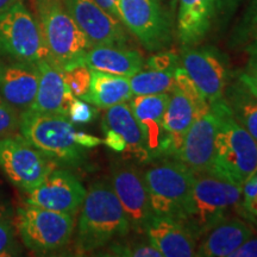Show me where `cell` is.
<instances>
[{
  "mask_svg": "<svg viewBox=\"0 0 257 257\" xmlns=\"http://www.w3.org/2000/svg\"><path fill=\"white\" fill-rule=\"evenodd\" d=\"M216 14V0H179L178 36L184 47L204 40Z\"/></svg>",
  "mask_w": 257,
  "mask_h": 257,
  "instance_id": "cell-23",
  "label": "cell"
},
{
  "mask_svg": "<svg viewBox=\"0 0 257 257\" xmlns=\"http://www.w3.org/2000/svg\"><path fill=\"white\" fill-rule=\"evenodd\" d=\"M253 233L255 229L248 221L230 217L202 237L195 256L230 257Z\"/></svg>",
  "mask_w": 257,
  "mask_h": 257,
  "instance_id": "cell-21",
  "label": "cell"
},
{
  "mask_svg": "<svg viewBox=\"0 0 257 257\" xmlns=\"http://www.w3.org/2000/svg\"><path fill=\"white\" fill-rule=\"evenodd\" d=\"M110 255L127 257H162L152 243H114L110 248Z\"/></svg>",
  "mask_w": 257,
  "mask_h": 257,
  "instance_id": "cell-31",
  "label": "cell"
},
{
  "mask_svg": "<svg viewBox=\"0 0 257 257\" xmlns=\"http://www.w3.org/2000/svg\"><path fill=\"white\" fill-rule=\"evenodd\" d=\"M121 24L149 51H160L172 41V23L161 0H117Z\"/></svg>",
  "mask_w": 257,
  "mask_h": 257,
  "instance_id": "cell-10",
  "label": "cell"
},
{
  "mask_svg": "<svg viewBox=\"0 0 257 257\" xmlns=\"http://www.w3.org/2000/svg\"><path fill=\"white\" fill-rule=\"evenodd\" d=\"M174 82L175 87L181 91L192 101L195 110V118L207 113L211 110V106L205 100V98L199 91L194 81H193L189 74L186 72L184 67H178L174 72Z\"/></svg>",
  "mask_w": 257,
  "mask_h": 257,
  "instance_id": "cell-29",
  "label": "cell"
},
{
  "mask_svg": "<svg viewBox=\"0 0 257 257\" xmlns=\"http://www.w3.org/2000/svg\"><path fill=\"white\" fill-rule=\"evenodd\" d=\"M86 188L68 170L54 169L36 188L27 192L24 202L75 217L86 197Z\"/></svg>",
  "mask_w": 257,
  "mask_h": 257,
  "instance_id": "cell-12",
  "label": "cell"
},
{
  "mask_svg": "<svg viewBox=\"0 0 257 257\" xmlns=\"http://www.w3.org/2000/svg\"><path fill=\"white\" fill-rule=\"evenodd\" d=\"M64 81L75 96L85 95L88 92L91 85V69L85 64L73 67L67 70H62Z\"/></svg>",
  "mask_w": 257,
  "mask_h": 257,
  "instance_id": "cell-30",
  "label": "cell"
},
{
  "mask_svg": "<svg viewBox=\"0 0 257 257\" xmlns=\"http://www.w3.org/2000/svg\"><path fill=\"white\" fill-rule=\"evenodd\" d=\"M102 119V128H110L124 138L126 149L125 157L134 159L138 163H149L152 161L147 147L146 136L126 101L106 108Z\"/></svg>",
  "mask_w": 257,
  "mask_h": 257,
  "instance_id": "cell-20",
  "label": "cell"
},
{
  "mask_svg": "<svg viewBox=\"0 0 257 257\" xmlns=\"http://www.w3.org/2000/svg\"><path fill=\"white\" fill-rule=\"evenodd\" d=\"M0 56L31 63L49 59L40 23L23 0L0 14Z\"/></svg>",
  "mask_w": 257,
  "mask_h": 257,
  "instance_id": "cell-8",
  "label": "cell"
},
{
  "mask_svg": "<svg viewBox=\"0 0 257 257\" xmlns=\"http://www.w3.org/2000/svg\"><path fill=\"white\" fill-rule=\"evenodd\" d=\"M36 2H41V0H34V3H36Z\"/></svg>",
  "mask_w": 257,
  "mask_h": 257,
  "instance_id": "cell-45",
  "label": "cell"
},
{
  "mask_svg": "<svg viewBox=\"0 0 257 257\" xmlns=\"http://www.w3.org/2000/svg\"><path fill=\"white\" fill-rule=\"evenodd\" d=\"M175 70H140L128 76L131 91L134 95H149L159 93H172L174 89Z\"/></svg>",
  "mask_w": 257,
  "mask_h": 257,
  "instance_id": "cell-27",
  "label": "cell"
},
{
  "mask_svg": "<svg viewBox=\"0 0 257 257\" xmlns=\"http://www.w3.org/2000/svg\"><path fill=\"white\" fill-rule=\"evenodd\" d=\"M224 101L229 106L233 118L257 142V95L237 78L227 82Z\"/></svg>",
  "mask_w": 257,
  "mask_h": 257,
  "instance_id": "cell-26",
  "label": "cell"
},
{
  "mask_svg": "<svg viewBox=\"0 0 257 257\" xmlns=\"http://www.w3.org/2000/svg\"><path fill=\"white\" fill-rule=\"evenodd\" d=\"M216 134V115L210 110L207 113L195 118L174 159L198 174L211 173Z\"/></svg>",
  "mask_w": 257,
  "mask_h": 257,
  "instance_id": "cell-16",
  "label": "cell"
},
{
  "mask_svg": "<svg viewBox=\"0 0 257 257\" xmlns=\"http://www.w3.org/2000/svg\"><path fill=\"white\" fill-rule=\"evenodd\" d=\"M18 2H21V0H0V14L9 8H11L12 5H15Z\"/></svg>",
  "mask_w": 257,
  "mask_h": 257,
  "instance_id": "cell-44",
  "label": "cell"
},
{
  "mask_svg": "<svg viewBox=\"0 0 257 257\" xmlns=\"http://www.w3.org/2000/svg\"><path fill=\"white\" fill-rule=\"evenodd\" d=\"M16 231L30 251L37 255L60 251L72 239L74 217L23 202L14 217Z\"/></svg>",
  "mask_w": 257,
  "mask_h": 257,
  "instance_id": "cell-7",
  "label": "cell"
},
{
  "mask_svg": "<svg viewBox=\"0 0 257 257\" xmlns=\"http://www.w3.org/2000/svg\"><path fill=\"white\" fill-rule=\"evenodd\" d=\"M237 78L257 95V55L250 56L246 66L237 74Z\"/></svg>",
  "mask_w": 257,
  "mask_h": 257,
  "instance_id": "cell-36",
  "label": "cell"
},
{
  "mask_svg": "<svg viewBox=\"0 0 257 257\" xmlns=\"http://www.w3.org/2000/svg\"><path fill=\"white\" fill-rule=\"evenodd\" d=\"M239 0H216V10L218 14H227L236 8Z\"/></svg>",
  "mask_w": 257,
  "mask_h": 257,
  "instance_id": "cell-42",
  "label": "cell"
},
{
  "mask_svg": "<svg viewBox=\"0 0 257 257\" xmlns=\"http://www.w3.org/2000/svg\"><path fill=\"white\" fill-rule=\"evenodd\" d=\"M95 2L98 3L107 14H110L112 17L120 21L119 15H118L117 11V0H95Z\"/></svg>",
  "mask_w": 257,
  "mask_h": 257,
  "instance_id": "cell-41",
  "label": "cell"
},
{
  "mask_svg": "<svg viewBox=\"0 0 257 257\" xmlns=\"http://www.w3.org/2000/svg\"><path fill=\"white\" fill-rule=\"evenodd\" d=\"M244 50H245L250 56L257 55V34L245 44Z\"/></svg>",
  "mask_w": 257,
  "mask_h": 257,
  "instance_id": "cell-43",
  "label": "cell"
},
{
  "mask_svg": "<svg viewBox=\"0 0 257 257\" xmlns=\"http://www.w3.org/2000/svg\"><path fill=\"white\" fill-rule=\"evenodd\" d=\"M126 76L91 70V85L88 92L80 99L98 108H108L133 98Z\"/></svg>",
  "mask_w": 257,
  "mask_h": 257,
  "instance_id": "cell-24",
  "label": "cell"
},
{
  "mask_svg": "<svg viewBox=\"0 0 257 257\" xmlns=\"http://www.w3.org/2000/svg\"><path fill=\"white\" fill-rule=\"evenodd\" d=\"M181 63L208 104L224 98L229 72L220 53L212 48L184 47Z\"/></svg>",
  "mask_w": 257,
  "mask_h": 257,
  "instance_id": "cell-13",
  "label": "cell"
},
{
  "mask_svg": "<svg viewBox=\"0 0 257 257\" xmlns=\"http://www.w3.org/2000/svg\"><path fill=\"white\" fill-rule=\"evenodd\" d=\"M111 187L123 206L131 229L144 233L154 212L143 173L126 163H114L111 168Z\"/></svg>",
  "mask_w": 257,
  "mask_h": 257,
  "instance_id": "cell-11",
  "label": "cell"
},
{
  "mask_svg": "<svg viewBox=\"0 0 257 257\" xmlns=\"http://www.w3.org/2000/svg\"><path fill=\"white\" fill-rule=\"evenodd\" d=\"M194 119L195 110L192 101L174 86L163 114V127L172 141L174 150L172 159H174L176 153L181 148L186 134Z\"/></svg>",
  "mask_w": 257,
  "mask_h": 257,
  "instance_id": "cell-25",
  "label": "cell"
},
{
  "mask_svg": "<svg viewBox=\"0 0 257 257\" xmlns=\"http://www.w3.org/2000/svg\"><path fill=\"white\" fill-rule=\"evenodd\" d=\"M155 216L182 220L194 172L175 159H165L143 172Z\"/></svg>",
  "mask_w": 257,
  "mask_h": 257,
  "instance_id": "cell-6",
  "label": "cell"
},
{
  "mask_svg": "<svg viewBox=\"0 0 257 257\" xmlns=\"http://www.w3.org/2000/svg\"><path fill=\"white\" fill-rule=\"evenodd\" d=\"M242 186L210 173H194L192 191L181 223L200 240L208 231L242 207Z\"/></svg>",
  "mask_w": 257,
  "mask_h": 257,
  "instance_id": "cell-3",
  "label": "cell"
},
{
  "mask_svg": "<svg viewBox=\"0 0 257 257\" xmlns=\"http://www.w3.org/2000/svg\"><path fill=\"white\" fill-rule=\"evenodd\" d=\"M210 106L217 119L214 157L210 174L243 186L257 172V142L234 119L224 99Z\"/></svg>",
  "mask_w": 257,
  "mask_h": 257,
  "instance_id": "cell-2",
  "label": "cell"
},
{
  "mask_svg": "<svg viewBox=\"0 0 257 257\" xmlns=\"http://www.w3.org/2000/svg\"><path fill=\"white\" fill-rule=\"evenodd\" d=\"M19 127V115L14 106L0 95V138L11 135Z\"/></svg>",
  "mask_w": 257,
  "mask_h": 257,
  "instance_id": "cell-34",
  "label": "cell"
},
{
  "mask_svg": "<svg viewBox=\"0 0 257 257\" xmlns=\"http://www.w3.org/2000/svg\"><path fill=\"white\" fill-rule=\"evenodd\" d=\"M146 233L162 257H191L197 252V237L185 224L173 218L154 216Z\"/></svg>",
  "mask_w": 257,
  "mask_h": 257,
  "instance_id": "cell-18",
  "label": "cell"
},
{
  "mask_svg": "<svg viewBox=\"0 0 257 257\" xmlns=\"http://www.w3.org/2000/svg\"><path fill=\"white\" fill-rule=\"evenodd\" d=\"M63 3L92 47H126L128 37L124 25L107 14L95 0H63Z\"/></svg>",
  "mask_w": 257,
  "mask_h": 257,
  "instance_id": "cell-14",
  "label": "cell"
},
{
  "mask_svg": "<svg viewBox=\"0 0 257 257\" xmlns=\"http://www.w3.org/2000/svg\"><path fill=\"white\" fill-rule=\"evenodd\" d=\"M40 72L37 63H0V95L16 110L27 111L36 98Z\"/></svg>",
  "mask_w": 257,
  "mask_h": 257,
  "instance_id": "cell-17",
  "label": "cell"
},
{
  "mask_svg": "<svg viewBox=\"0 0 257 257\" xmlns=\"http://www.w3.org/2000/svg\"><path fill=\"white\" fill-rule=\"evenodd\" d=\"M98 115V111L89 102L80 98H74L68 110V118L72 123L86 124L94 120Z\"/></svg>",
  "mask_w": 257,
  "mask_h": 257,
  "instance_id": "cell-33",
  "label": "cell"
},
{
  "mask_svg": "<svg viewBox=\"0 0 257 257\" xmlns=\"http://www.w3.org/2000/svg\"><path fill=\"white\" fill-rule=\"evenodd\" d=\"M169 98L170 93L133 95L128 102L135 118L146 136L152 161L168 159L173 155L172 141L163 127V114Z\"/></svg>",
  "mask_w": 257,
  "mask_h": 257,
  "instance_id": "cell-15",
  "label": "cell"
},
{
  "mask_svg": "<svg viewBox=\"0 0 257 257\" xmlns=\"http://www.w3.org/2000/svg\"><path fill=\"white\" fill-rule=\"evenodd\" d=\"M22 136L57 165L80 166L86 149L75 141V127L67 115L27 110L19 114Z\"/></svg>",
  "mask_w": 257,
  "mask_h": 257,
  "instance_id": "cell-5",
  "label": "cell"
},
{
  "mask_svg": "<svg viewBox=\"0 0 257 257\" xmlns=\"http://www.w3.org/2000/svg\"><path fill=\"white\" fill-rule=\"evenodd\" d=\"M243 202L249 201L257 194V172L251 178H249L242 186Z\"/></svg>",
  "mask_w": 257,
  "mask_h": 257,
  "instance_id": "cell-40",
  "label": "cell"
},
{
  "mask_svg": "<svg viewBox=\"0 0 257 257\" xmlns=\"http://www.w3.org/2000/svg\"><path fill=\"white\" fill-rule=\"evenodd\" d=\"M40 81L36 98L29 110L48 113H60L68 117V110L75 98L66 81L63 73L49 59L37 62Z\"/></svg>",
  "mask_w": 257,
  "mask_h": 257,
  "instance_id": "cell-19",
  "label": "cell"
},
{
  "mask_svg": "<svg viewBox=\"0 0 257 257\" xmlns=\"http://www.w3.org/2000/svg\"><path fill=\"white\" fill-rule=\"evenodd\" d=\"M131 230L123 206L110 181H96L89 186L81 208L75 237L78 253L92 252L123 238Z\"/></svg>",
  "mask_w": 257,
  "mask_h": 257,
  "instance_id": "cell-1",
  "label": "cell"
},
{
  "mask_svg": "<svg viewBox=\"0 0 257 257\" xmlns=\"http://www.w3.org/2000/svg\"><path fill=\"white\" fill-rule=\"evenodd\" d=\"M75 141L79 146H81L85 149H91V148L98 147L102 143L100 138L93 136V135L81 133V131H75Z\"/></svg>",
  "mask_w": 257,
  "mask_h": 257,
  "instance_id": "cell-39",
  "label": "cell"
},
{
  "mask_svg": "<svg viewBox=\"0 0 257 257\" xmlns=\"http://www.w3.org/2000/svg\"><path fill=\"white\" fill-rule=\"evenodd\" d=\"M91 70L128 76L143 69L146 61L137 50L119 46H94L83 56Z\"/></svg>",
  "mask_w": 257,
  "mask_h": 257,
  "instance_id": "cell-22",
  "label": "cell"
},
{
  "mask_svg": "<svg viewBox=\"0 0 257 257\" xmlns=\"http://www.w3.org/2000/svg\"><path fill=\"white\" fill-rule=\"evenodd\" d=\"M257 34V0H252L236 31V42L246 44Z\"/></svg>",
  "mask_w": 257,
  "mask_h": 257,
  "instance_id": "cell-32",
  "label": "cell"
},
{
  "mask_svg": "<svg viewBox=\"0 0 257 257\" xmlns=\"http://www.w3.org/2000/svg\"><path fill=\"white\" fill-rule=\"evenodd\" d=\"M179 57L170 51H160L155 53L146 61L148 69L167 72V70H175L179 67Z\"/></svg>",
  "mask_w": 257,
  "mask_h": 257,
  "instance_id": "cell-35",
  "label": "cell"
},
{
  "mask_svg": "<svg viewBox=\"0 0 257 257\" xmlns=\"http://www.w3.org/2000/svg\"><path fill=\"white\" fill-rule=\"evenodd\" d=\"M230 257H257V233L249 237Z\"/></svg>",
  "mask_w": 257,
  "mask_h": 257,
  "instance_id": "cell-38",
  "label": "cell"
},
{
  "mask_svg": "<svg viewBox=\"0 0 257 257\" xmlns=\"http://www.w3.org/2000/svg\"><path fill=\"white\" fill-rule=\"evenodd\" d=\"M57 166L22 135L0 138V169L24 193L40 186Z\"/></svg>",
  "mask_w": 257,
  "mask_h": 257,
  "instance_id": "cell-9",
  "label": "cell"
},
{
  "mask_svg": "<svg viewBox=\"0 0 257 257\" xmlns=\"http://www.w3.org/2000/svg\"><path fill=\"white\" fill-rule=\"evenodd\" d=\"M102 131L105 134L104 143L106 144V147L117 153H123L126 149V143H125L124 138L119 134H117L113 130H110V128H102Z\"/></svg>",
  "mask_w": 257,
  "mask_h": 257,
  "instance_id": "cell-37",
  "label": "cell"
},
{
  "mask_svg": "<svg viewBox=\"0 0 257 257\" xmlns=\"http://www.w3.org/2000/svg\"><path fill=\"white\" fill-rule=\"evenodd\" d=\"M21 248L16 239V226L11 207L0 202V257L18 256Z\"/></svg>",
  "mask_w": 257,
  "mask_h": 257,
  "instance_id": "cell-28",
  "label": "cell"
},
{
  "mask_svg": "<svg viewBox=\"0 0 257 257\" xmlns=\"http://www.w3.org/2000/svg\"><path fill=\"white\" fill-rule=\"evenodd\" d=\"M49 60L61 70L83 64L92 44L67 11L63 0L35 3Z\"/></svg>",
  "mask_w": 257,
  "mask_h": 257,
  "instance_id": "cell-4",
  "label": "cell"
}]
</instances>
